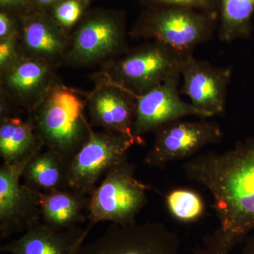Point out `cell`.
I'll return each instance as SVG.
<instances>
[{
	"label": "cell",
	"instance_id": "cell-1",
	"mask_svg": "<svg viewBox=\"0 0 254 254\" xmlns=\"http://www.w3.org/2000/svg\"><path fill=\"white\" fill-rule=\"evenodd\" d=\"M182 169L213 195L219 222L193 254H230L254 231V136L223 153L195 155Z\"/></svg>",
	"mask_w": 254,
	"mask_h": 254
},
{
	"label": "cell",
	"instance_id": "cell-2",
	"mask_svg": "<svg viewBox=\"0 0 254 254\" xmlns=\"http://www.w3.org/2000/svg\"><path fill=\"white\" fill-rule=\"evenodd\" d=\"M55 82L41 103L29 114L43 146L69 160L84 144L92 129L85 110L86 95Z\"/></svg>",
	"mask_w": 254,
	"mask_h": 254
},
{
	"label": "cell",
	"instance_id": "cell-3",
	"mask_svg": "<svg viewBox=\"0 0 254 254\" xmlns=\"http://www.w3.org/2000/svg\"><path fill=\"white\" fill-rule=\"evenodd\" d=\"M185 56L160 42L146 41L103 65L97 76L139 96L170 78L181 76Z\"/></svg>",
	"mask_w": 254,
	"mask_h": 254
},
{
	"label": "cell",
	"instance_id": "cell-4",
	"mask_svg": "<svg viewBox=\"0 0 254 254\" xmlns=\"http://www.w3.org/2000/svg\"><path fill=\"white\" fill-rule=\"evenodd\" d=\"M218 27L216 14L173 6L148 7L130 36L160 42L181 54H193L197 46L211 39Z\"/></svg>",
	"mask_w": 254,
	"mask_h": 254
},
{
	"label": "cell",
	"instance_id": "cell-5",
	"mask_svg": "<svg viewBox=\"0 0 254 254\" xmlns=\"http://www.w3.org/2000/svg\"><path fill=\"white\" fill-rule=\"evenodd\" d=\"M136 166L126 158L114 165L90 195L88 219L94 226L100 222L120 225L136 223V217L148 203L152 190L135 177Z\"/></svg>",
	"mask_w": 254,
	"mask_h": 254
},
{
	"label": "cell",
	"instance_id": "cell-6",
	"mask_svg": "<svg viewBox=\"0 0 254 254\" xmlns=\"http://www.w3.org/2000/svg\"><path fill=\"white\" fill-rule=\"evenodd\" d=\"M127 50L123 14L100 10L83 16L73 29L66 65L76 68L102 66Z\"/></svg>",
	"mask_w": 254,
	"mask_h": 254
},
{
	"label": "cell",
	"instance_id": "cell-7",
	"mask_svg": "<svg viewBox=\"0 0 254 254\" xmlns=\"http://www.w3.org/2000/svg\"><path fill=\"white\" fill-rule=\"evenodd\" d=\"M131 137L93 128L88 139L68 165L69 189L91 195L103 175L114 165L127 158L135 144Z\"/></svg>",
	"mask_w": 254,
	"mask_h": 254
},
{
	"label": "cell",
	"instance_id": "cell-8",
	"mask_svg": "<svg viewBox=\"0 0 254 254\" xmlns=\"http://www.w3.org/2000/svg\"><path fill=\"white\" fill-rule=\"evenodd\" d=\"M207 119H181L160 127L154 132V141L144 163L152 168H164L171 162L193 158L207 145L221 142L223 133L220 125Z\"/></svg>",
	"mask_w": 254,
	"mask_h": 254
},
{
	"label": "cell",
	"instance_id": "cell-9",
	"mask_svg": "<svg viewBox=\"0 0 254 254\" xmlns=\"http://www.w3.org/2000/svg\"><path fill=\"white\" fill-rule=\"evenodd\" d=\"M180 238L163 224L112 223L99 237L82 247L78 254H180Z\"/></svg>",
	"mask_w": 254,
	"mask_h": 254
},
{
	"label": "cell",
	"instance_id": "cell-10",
	"mask_svg": "<svg viewBox=\"0 0 254 254\" xmlns=\"http://www.w3.org/2000/svg\"><path fill=\"white\" fill-rule=\"evenodd\" d=\"M37 155V154H36ZM35 156V155H34ZM0 168V239L26 231L41 222V192L20 183L26 165L33 157Z\"/></svg>",
	"mask_w": 254,
	"mask_h": 254
},
{
	"label": "cell",
	"instance_id": "cell-11",
	"mask_svg": "<svg viewBox=\"0 0 254 254\" xmlns=\"http://www.w3.org/2000/svg\"><path fill=\"white\" fill-rule=\"evenodd\" d=\"M232 69L219 67L208 61L197 59L193 54L185 55L182 61L181 93L204 118L225 113Z\"/></svg>",
	"mask_w": 254,
	"mask_h": 254
},
{
	"label": "cell",
	"instance_id": "cell-12",
	"mask_svg": "<svg viewBox=\"0 0 254 254\" xmlns=\"http://www.w3.org/2000/svg\"><path fill=\"white\" fill-rule=\"evenodd\" d=\"M181 76L170 78L144 94L136 96V115L131 135L136 143L160 127L187 117L204 118L198 110L180 96Z\"/></svg>",
	"mask_w": 254,
	"mask_h": 254
},
{
	"label": "cell",
	"instance_id": "cell-13",
	"mask_svg": "<svg viewBox=\"0 0 254 254\" xmlns=\"http://www.w3.org/2000/svg\"><path fill=\"white\" fill-rule=\"evenodd\" d=\"M56 68L43 60L23 56L12 67L0 73L1 103L31 113L56 82Z\"/></svg>",
	"mask_w": 254,
	"mask_h": 254
},
{
	"label": "cell",
	"instance_id": "cell-14",
	"mask_svg": "<svg viewBox=\"0 0 254 254\" xmlns=\"http://www.w3.org/2000/svg\"><path fill=\"white\" fill-rule=\"evenodd\" d=\"M19 42L23 56L43 60L55 68L66 65L71 35L45 9L19 16Z\"/></svg>",
	"mask_w": 254,
	"mask_h": 254
},
{
	"label": "cell",
	"instance_id": "cell-15",
	"mask_svg": "<svg viewBox=\"0 0 254 254\" xmlns=\"http://www.w3.org/2000/svg\"><path fill=\"white\" fill-rule=\"evenodd\" d=\"M95 78L94 89L86 95V108L92 125L133 139L131 131L136 115V96L104 78L97 76Z\"/></svg>",
	"mask_w": 254,
	"mask_h": 254
},
{
	"label": "cell",
	"instance_id": "cell-16",
	"mask_svg": "<svg viewBox=\"0 0 254 254\" xmlns=\"http://www.w3.org/2000/svg\"><path fill=\"white\" fill-rule=\"evenodd\" d=\"M93 225L86 228L52 230L42 222L28 229L22 236L1 246V252L10 254H78Z\"/></svg>",
	"mask_w": 254,
	"mask_h": 254
},
{
	"label": "cell",
	"instance_id": "cell-17",
	"mask_svg": "<svg viewBox=\"0 0 254 254\" xmlns=\"http://www.w3.org/2000/svg\"><path fill=\"white\" fill-rule=\"evenodd\" d=\"M89 202L90 195L70 189L41 193V222L57 231L78 226L88 218Z\"/></svg>",
	"mask_w": 254,
	"mask_h": 254
},
{
	"label": "cell",
	"instance_id": "cell-18",
	"mask_svg": "<svg viewBox=\"0 0 254 254\" xmlns=\"http://www.w3.org/2000/svg\"><path fill=\"white\" fill-rule=\"evenodd\" d=\"M31 119L0 116V156L3 163H13L34 156L43 148Z\"/></svg>",
	"mask_w": 254,
	"mask_h": 254
},
{
	"label": "cell",
	"instance_id": "cell-19",
	"mask_svg": "<svg viewBox=\"0 0 254 254\" xmlns=\"http://www.w3.org/2000/svg\"><path fill=\"white\" fill-rule=\"evenodd\" d=\"M68 165L69 160L53 150L41 151L26 165L24 184L41 193L68 190Z\"/></svg>",
	"mask_w": 254,
	"mask_h": 254
},
{
	"label": "cell",
	"instance_id": "cell-20",
	"mask_svg": "<svg viewBox=\"0 0 254 254\" xmlns=\"http://www.w3.org/2000/svg\"><path fill=\"white\" fill-rule=\"evenodd\" d=\"M254 0H220L218 36L224 43L250 38L253 32Z\"/></svg>",
	"mask_w": 254,
	"mask_h": 254
},
{
	"label": "cell",
	"instance_id": "cell-21",
	"mask_svg": "<svg viewBox=\"0 0 254 254\" xmlns=\"http://www.w3.org/2000/svg\"><path fill=\"white\" fill-rule=\"evenodd\" d=\"M169 213L177 221L192 222L201 218L205 211L203 198L194 190L175 189L165 196Z\"/></svg>",
	"mask_w": 254,
	"mask_h": 254
},
{
	"label": "cell",
	"instance_id": "cell-22",
	"mask_svg": "<svg viewBox=\"0 0 254 254\" xmlns=\"http://www.w3.org/2000/svg\"><path fill=\"white\" fill-rule=\"evenodd\" d=\"M90 0H62L46 11L66 33L76 28L84 16Z\"/></svg>",
	"mask_w": 254,
	"mask_h": 254
},
{
	"label": "cell",
	"instance_id": "cell-23",
	"mask_svg": "<svg viewBox=\"0 0 254 254\" xmlns=\"http://www.w3.org/2000/svg\"><path fill=\"white\" fill-rule=\"evenodd\" d=\"M140 1L147 8L163 6L187 8L218 16L220 4V0H140Z\"/></svg>",
	"mask_w": 254,
	"mask_h": 254
},
{
	"label": "cell",
	"instance_id": "cell-24",
	"mask_svg": "<svg viewBox=\"0 0 254 254\" xmlns=\"http://www.w3.org/2000/svg\"><path fill=\"white\" fill-rule=\"evenodd\" d=\"M17 34L0 40V73L7 71L23 58Z\"/></svg>",
	"mask_w": 254,
	"mask_h": 254
},
{
	"label": "cell",
	"instance_id": "cell-25",
	"mask_svg": "<svg viewBox=\"0 0 254 254\" xmlns=\"http://www.w3.org/2000/svg\"><path fill=\"white\" fill-rule=\"evenodd\" d=\"M19 16L14 13L1 10L0 12V40L17 34L19 32Z\"/></svg>",
	"mask_w": 254,
	"mask_h": 254
},
{
	"label": "cell",
	"instance_id": "cell-26",
	"mask_svg": "<svg viewBox=\"0 0 254 254\" xmlns=\"http://www.w3.org/2000/svg\"><path fill=\"white\" fill-rule=\"evenodd\" d=\"M1 10L14 13L18 16L29 12L35 7L31 0H0Z\"/></svg>",
	"mask_w": 254,
	"mask_h": 254
},
{
	"label": "cell",
	"instance_id": "cell-27",
	"mask_svg": "<svg viewBox=\"0 0 254 254\" xmlns=\"http://www.w3.org/2000/svg\"><path fill=\"white\" fill-rule=\"evenodd\" d=\"M242 254H254V231L247 237Z\"/></svg>",
	"mask_w": 254,
	"mask_h": 254
},
{
	"label": "cell",
	"instance_id": "cell-28",
	"mask_svg": "<svg viewBox=\"0 0 254 254\" xmlns=\"http://www.w3.org/2000/svg\"><path fill=\"white\" fill-rule=\"evenodd\" d=\"M62 0H31L32 4L35 7L45 10L49 9L50 6Z\"/></svg>",
	"mask_w": 254,
	"mask_h": 254
}]
</instances>
